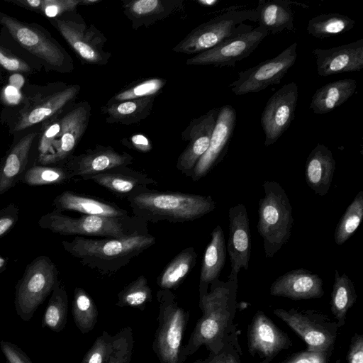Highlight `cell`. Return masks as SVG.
<instances>
[{
    "mask_svg": "<svg viewBox=\"0 0 363 363\" xmlns=\"http://www.w3.org/2000/svg\"><path fill=\"white\" fill-rule=\"evenodd\" d=\"M238 289V277L228 276L225 281L218 279L213 281L210 284V291L199 296L202 315L183 347V363L201 346H205L209 352H217L223 347L235 328Z\"/></svg>",
    "mask_w": 363,
    "mask_h": 363,
    "instance_id": "1",
    "label": "cell"
},
{
    "mask_svg": "<svg viewBox=\"0 0 363 363\" xmlns=\"http://www.w3.org/2000/svg\"><path fill=\"white\" fill-rule=\"evenodd\" d=\"M78 84L62 82L45 84L28 83L21 89L18 104L5 106L0 115L1 123L14 135L45 121L74 104L80 91Z\"/></svg>",
    "mask_w": 363,
    "mask_h": 363,
    "instance_id": "2",
    "label": "cell"
},
{
    "mask_svg": "<svg viewBox=\"0 0 363 363\" xmlns=\"http://www.w3.org/2000/svg\"><path fill=\"white\" fill-rule=\"evenodd\" d=\"M87 101L74 104L40 125L35 164L64 165L73 155L89 124Z\"/></svg>",
    "mask_w": 363,
    "mask_h": 363,
    "instance_id": "3",
    "label": "cell"
},
{
    "mask_svg": "<svg viewBox=\"0 0 363 363\" xmlns=\"http://www.w3.org/2000/svg\"><path fill=\"white\" fill-rule=\"evenodd\" d=\"M156 242L149 233L123 238H86L76 236L62 242L64 249L86 267L102 274L113 273Z\"/></svg>",
    "mask_w": 363,
    "mask_h": 363,
    "instance_id": "4",
    "label": "cell"
},
{
    "mask_svg": "<svg viewBox=\"0 0 363 363\" xmlns=\"http://www.w3.org/2000/svg\"><path fill=\"white\" fill-rule=\"evenodd\" d=\"M127 200L134 216L147 223L191 221L216 208L211 196L160 192L147 188L128 195Z\"/></svg>",
    "mask_w": 363,
    "mask_h": 363,
    "instance_id": "5",
    "label": "cell"
},
{
    "mask_svg": "<svg viewBox=\"0 0 363 363\" xmlns=\"http://www.w3.org/2000/svg\"><path fill=\"white\" fill-rule=\"evenodd\" d=\"M38 225L62 235L95 236L103 238H123L136 234L148 233L147 222L136 217L108 218L82 215L73 218L53 210L42 216Z\"/></svg>",
    "mask_w": 363,
    "mask_h": 363,
    "instance_id": "6",
    "label": "cell"
},
{
    "mask_svg": "<svg viewBox=\"0 0 363 363\" xmlns=\"http://www.w3.org/2000/svg\"><path fill=\"white\" fill-rule=\"evenodd\" d=\"M0 25L20 46L39 61L46 72L69 74L73 71L74 62L68 52L41 25L21 21L1 11Z\"/></svg>",
    "mask_w": 363,
    "mask_h": 363,
    "instance_id": "7",
    "label": "cell"
},
{
    "mask_svg": "<svg viewBox=\"0 0 363 363\" xmlns=\"http://www.w3.org/2000/svg\"><path fill=\"white\" fill-rule=\"evenodd\" d=\"M263 187L264 196L259 201L257 228L263 239L265 257L271 259L289 240L294 218L292 206L282 186L265 180Z\"/></svg>",
    "mask_w": 363,
    "mask_h": 363,
    "instance_id": "8",
    "label": "cell"
},
{
    "mask_svg": "<svg viewBox=\"0 0 363 363\" xmlns=\"http://www.w3.org/2000/svg\"><path fill=\"white\" fill-rule=\"evenodd\" d=\"M246 21L257 23L255 9L233 7L194 28L174 48L184 54H199L223 41L251 31L254 28Z\"/></svg>",
    "mask_w": 363,
    "mask_h": 363,
    "instance_id": "9",
    "label": "cell"
},
{
    "mask_svg": "<svg viewBox=\"0 0 363 363\" xmlns=\"http://www.w3.org/2000/svg\"><path fill=\"white\" fill-rule=\"evenodd\" d=\"M157 299L159 303L158 326L152 350L160 363H183L182 340L190 313L179 304L170 290H159Z\"/></svg>",
    "mask_w": 363,
    "mask_h": 363,
    "instance_id": "10",
    "label": "cell"
},
{
    "mask_svg": "<svg viewBox=\"0 0 363 363\" xmlns=\"http://www.w3.org/2000/svg\"><path fill=\"white\" fill-rule=\"evenodd\" d=\"M59 272L50 257L40 255L29 263L16 285L14 305L17 315L28 322L52 293Z\"/></svg>",
    "mask_w": 363,
    "mask_h": 363,
    "instance_id": "11",
    "label": "cell"
},
{
    "mask_svg": "<svg viewBox=\"0 0 363 363\" xmlns=\"http://www.w3.org/2000/svg\"><path fill=\"white\" fill-rule=\"evenodd\" d=\"M273 313L295 331L307 350L333 351L339 326L324 313L304 308H276Z\"/></svg>",
    "mask_w": 363,
    "mask_h": 363,
    "instance_id": "12",
    "label": "cell"
},
{
    "mask_svg": "<svg viewBox=\"0 0 363 363\" xmlns=\"http://www.w3.org/2000/svg\"><path fill=\"white\" fill-rule=\"evenodd\" d=\"M74 11L49 20L83 63L104 65L111 53L104 50L106 38L93 24L89 26L78 20Z\"/></svg>",
    "mask_w": 363,
    "mask_h": 363,
    "instance_id": "13",
    "label": "cell"
},
{
    "mask_svg": "<svg viewBox=\"0 0 363 363\" xmlns=\"http://www.w3.org/2000/svg\"><path fill=\"white\" fill-rule=\"evenodd\" d=\"M297 43L282 50L273 58L261 62L257 65L242 70L238 79L228 85L237 96L257 93L267 87L279 84L297 58Z\"/></svg>",
    "mask_w": 363,
    "mask_h": 363,
    "instance_id": "14",
    "label": "cell"
},
{
    "mask_svg": "<svg viewBox=\"0 0 363 363\" xmlns=\"http://www.w3.org/2000/svg\"><path fill=\"white\" fill-rule=\"evenodd\" d=\"M268 34L264 28L258 26L248 33L227 39L187 59L186 65L234 67L238 62L249 57Z\"/></svg>",
    "mask_w": 363,
    "mask_h": 363,
    "instance_id": "15",
    "label": "cell"
},
{
    "mask_svg": "<svg viewBox=\"0 0 363 363\" xmlns=\"http://www.w3.org/2000/svg\"><path fill=\"white\" fill-rule=\"evenodd\" d=\"M298 86L290 82L281 86L267 101L261 116L264 145H273L289 128L295 116Z\"/></svg>",
    "mask_w": 363,
    "mask_h": 363,
    "instance_id": "16",
    "label": "cell"
},
{
    "mask_svg": "<svg viewBox=\"0 0 363 363\" xmlns=\"http://www.w3.org/2000/svg\"><path fill=\"white\" fill-rule=\"evenodd\" d=\"M291 346L287 333L263 311H258L254 315L247 330V347L252 357H257L259 363H269L279 352Z\"/></svg>",
    "mask_w": 363,
    "mask_h": 363,
    "instance_id": "17",
    "label": "cell"
},
{
    "mask_svg": "<svg viewBox=\"0 0 363 363\" xmlns=\"http://www.w3.org/2000/svg\"><path fill=\"white\" fill-rule=\"evenodd\" d=\"M39 131L40 125L13 135L10 148L0 160V196L21 181Z\"/></svg>",
    "mask_w": 363,
    "mask_h": 363,
    "instance_id": "18",
    "label": "cell"
},
{
    "mask_svg": "<svg viewBox=\"0 0 363 363\" xmlns=\"http://www.w3.org/2000/svg\"><path fill=\"white\" fill-rule=\"evenodd\" d=\"M236 118V111L231 105L219 108L209 146L189 175L193 181H199L205 177L222 160L233 135Z\"/></svg>",
    "mask_w": 363,
    "mask_h": 363,
    "instance_id": "19",
    "label": "cell"
},
{
    "mask_svg": "<svg viewBox=\"0 0 363 363\" xmlns=\"http://www.w3.org/2000/svg\"><path fill=\"white\" fill-rule=\"evenodd\" d=\"M130 154L118 152L111 146L96 145L78 155H72L64 164L71 177L86 180L89 177L133 164Z\"/></svg>",
    "mask_w": 363,
    "mask_h": 363,
    "instance_id": "20",
    "label": "cell"
},
{
    "mask_svg": "<svg viewBox=\"0 0 363 363\" xmlns=\"http://www.w3.org/2000/svg\"><path fill=\"white\" fill-rule=\"evenodd\" d=\"M218 111L213 108L193 119L182 134L189 143L177 159V168L188 177L209 146Z\"/></svg>",
    "mask_w": 363,
    "mask_h": 363,
    "instance_id": "21",
    "label": "cell"
},
{
    "mask_svg": "<svg viewBox=\"0 0 363 363\" xmlns=\"http://www.w3.org/2000/svg\"><path fill=\"white\" fill-rule=\"evenodd\" d=\"M229 238L227 251L230 261L229 276L238 277L242 268L247 270L251 254V235L250 220L246 207L239 203L230 208Z\"/></svg>",
    "mask_w": 363,
    "mask_h": 363,
    "instance_id": "22",
    "label": "cell"
},
{
    "mask_svg": "<svg viewBox=\"0 0 363 363\" xmlns=\"http://www.w3.org/2000/svg\"><path fill=\"white\" fill-rule=\"evenodd\" d=\"M312 53L320 77L357 72L363 68V39L329 49L315 48Z\"/></svg>",
    "mask_w": 363,
    "mask_h": 363,
    "instance_id": "23",
    "label": "cell"
},
{
    "mask_svg": "<svg viewBox=\"0 0 363 363\" xmlns=\"http://www.w3.org/2000/svg\"><path fill=\"white\" fill-rule=\"evenodd\" d=\"M269 293L274 296L293 300L320 298L324 295L323 281L318 274L306 269H292L271 284Z\"/></svg>",
    "mask_w": 363,
    "mask_h": 363,
    "instance_id": "24",
    "label": "cell"
},
{
    "mask_svg": "<svg viewBox=\"0 0 363 363\" xmlns=\"http://www.w3.org/2000/svg\"><path fill=\"white\" fill-rule=\"evenodd\" d=\"M183 6L181 0H130L123 1V13L133 29L163 20Z\"/></svg>",
    "mask_w": 363,
    "mask_h": 363,
    "instance_id": "25",
    "label": "cell"
},
{
    "mask_svg": "<svg viewBox=\"0 0 363 363\" xmlns=\"http://www.w3.org/2000/svg\"><path fill=\"white\" fill-rule=\"evenodd\" d=\"M43 69L39 61L20 46L9 31L0 30V72L21 75H32Z\"/></svg>",
    "mask_w": 363,
    "mask_h": 363,
    "instance_id": "26",
    "label": "cell"
},
{
    "mask_svg": "<svg viewBox=\"0 0 363 363\" xmlns=\"http://www.w3.org/2000/svg\"><path fill=\"white\" fill-rule=\"evenodd\" d=\"M52 206L55 211L62 213L65 211H74L88 216L108 218L128 216L127 211L114 203L68 190L58 194L53 200Z\"/></svg>",
    "mask_w": 363,
    "mask_h": 363,
    "instance_id": "27",
    "label": "cell"
},
{
    "mask_svg": "<svg viewBox=\"0 0 363 363\" xmlns=\"http://www.w3.org/2000/svg\"><path fill=\"white\" fill-rule=\"evenodd\" d=\"M335 170V160L330 150L318 144L308 155L305 165V178L308 186L318 196H325Z\"/></svg>",
    "mask_w": 363,
    "mask_h": 363,
    "instance_id": "28",
    "label": "cell"
},
{
    "mask_svg": "<svg viewBox=\"0 0 363 363\" xmlns=\"http://www.w3.org/2000/svg\"><path fill=\"white\" fill-rule=\"evenodd\" d=\"M98 185L118 195L127 196L137 191L157 184V182L146 174L128 168V166L113 168L89 177Z\"/></svg>",
    "mask_w": 363,
    "mask_h": 363,
    "instance_id": "29",
    "label": "cell"
},
{
    "mask_svg": "<svg viewBox=\"0 0 363 363\" xmlns=\"http://www.w3.org/2000/svg\"><path fill=\"white\" fill-rule=\"evenodd\" d=\"M226 247L224 233L218 225L211 233V240L204 252L199 279V296L208 292L209 285L218 279L225 265Z\"/></svg>",
    "mask_w": 363,
    "mask_h": 363,
    "instance_id": "30",
    "label": "cell"
},
{
    "mask_svg": "<svg viewBox=\"0 0 363 363\" xmlns=\"http://www.w3.org/2000/svg\"><path fill=\"white\" fill-rule=\"evenodd\" d=\"M294 3L287 0H259L255 9L257 23L273 35L284 30H294Z\"/></svg>",
    "mask_w": 363,
    "mask_h": 363,
    "instance_id": "31",
    "label": "cell"
},
{
    "mask_svg": "<svg viewBox=\"0 0 363 363\" xmlns=\"http://www.w3.org/2000/svg\"><path fill=\"white\" fill-rule=\"evenodd\" d=\"M353 79H338L318 89L312 96L310 108L316 114H325L346 102L355 92Z\"/></svg>",
    "mask_w": 363,
    "mask_h": 363,
    "instance_id": "32",
    "label": "cell"
},
{
    "mask_svg": "<svg viewBox=\"0 0 363 363\" xmlns=\"http://www.w3.org/2000/svg\"><path fill=\"white\" fill-rule=\"evenodd\" d=\"M155 96L107 103L102 107L108 123L135 125L151 113Z\"/></svg>",
    "mask_w": 363,
    "mask_h": 363,
    "instance_id": "33",
    "label": "cell"
},
{
    "mask_svg": "<svg viewBox=\"0 0 363 363\" xmlns=\"http://www.w3.org/2000/svg\"><path fill=\"white\" fill-rule=\"evenodd\" d=\"M197 255L193 247L180 252L165 267L157 279L161 289H174L183 281L196 262Z\"/></svg>",
    "mask_w": 363,
    "mask_h": 363,
    "instance_id": "34",
    "label": "cell"
},
{
    "mask_svg": "<svg viewBox=\"0 0 363 363\" xmlns=\"http://www.w3.org/2000/svg\"><path fill=\"white\" fill-rule=\"evenodd\" d=\"M357 295L352 281L343 273L335 271V279L331 293L330 309L339 328L345 323L347 311L356 302Z\"/></svg>",
    "mask_w": 363,
    "mask_h": 363,
    "instance_id": "35",
    "label": "cell"
},
{
    "mask_svg": "<svg viewBox=\"0 0 363 363\" xmlns=\"http://www.w3.org/2000/svg\"><path fill=\"white\" fill-rule=\"evenodd\" d=\"M355 21L338 13H323L311 18L306 27L308 33L318 39L343 34L352 30Z\"/></svg>",
    "mask_w": 363,
    "mask_h": 363,
    "instance_id": "36",
    "label": "cell"
},
{
    "mask_svg": "<svg viewBox=\"0 0 363 363\" xmlns=\"http://www.w3.org/2000/svg\"><path fill=\"white\" fill-rule=\"evenodd\" d=\"M67 313L68 295L65 286L58 281L51 293L44 312L42 328H47L55 333L62 331L67 323Z\"/></svg>",
    "mask_w": 363,
    "mask_h": 363,
    "instance_id": "37",
    "label": "cell"
},
{
    "mask_svg": "<svg viewBox=\"0 0 363 363\" xmlns=\"http://www.w3.org/2000/svg\"><path fill=\"white\" fill-rule=\"evenodd\" d=\"M72 314L76 326L82 334L92 330L97 322L99 313L95 302L81 287L74 289Z\"/></svg>",
    "mask_w": 363,
    "mask_h": 363,
    "instance_id": "38",
    "label": "cell"
},
{
    "mask_svg": "<svg viewBox=\"0 0 363 363\" xmlns=\"http://www.w3.org/2000/svg\"><path fill=\"white\" fill-rule=\"evenodd\" d=\"M65 165L34 164L27 168L21 182L29 186L60 185L72 179Z\"/></svg>",
    "mask_w": 363,
    "mask_h": 363,
    "instance_id": "39",
    "label": "cell"
},
{
    "mask_svg": "<svg viewBox=\"0 0 363 363\" xmlns=\"http://www.w3.org/2000/svg\"><path fill=\"white\" fill-rule=\"evenodd\" d=\"M363 218V191L360 190L340 218L334 233L335 242L345 243L358 228Z\"/></svg>",
    "mask_w": 363,
    "mask_h": 363,
    "instance_id": "40",
    "label": "cell"
},
{
    "mask_svg": "<svg viewBox=\"0 0 363 363\" xmlns=\"http://www.w3.org/2000/svg\"><path fill=\"white\" fill-rule=\"evenodd\" d=\"M152 289L146 277H138L118 294L116 306L132 307L143 311L146 304L152 301Z\"/></svg>",
    "mask_w": 363,
    "mask_h": 363,
    "instance_id": "41",
    "label": "cell"
},
{
    "mask_svg": "<svg viewBox=\"0 0 363 363\" xmlns=\"http://www.w3.org/2000/svg\"><path fill=\"white\" fill-rule=\"evenodd\" d=\"M166 84L162 78H150L115 94L108 103L156 96Z\"/></svg>",
    "mask_w": 363,
    "mask_h": 363,
    "instance_id": "42",
    "label": "cell"
},
{
    "mask_svg": "<svg viewBox=\"0 0 363 363\" xmlns=\"http://www.w3.org/2000/svg\"><path fill=\"white\" fill-rule=\"evenodd\" d=\"M134 345L133 330L127 326L113 335L112 349L107 363H130Z\"/></svg>",
    "mask_w": 363,
    "mask_h": 363,
    "instance_id": "43",
    "label": "cell"
},
{
    "mask_svg": "<svg viewBox=\"0 0 363 363\" xmlns=\"http://www.w3.org/2000/svg\"><path fill=\"white\" fill-rule=\"evenodd\" d=\"M241 354L234 328L217 352H209L205 359H199L193 363H241Z\"/></svg>",
    "mask_w": 363,
    "mask_h": 363,
    "instance_id": "44",
    "label": "cell"
},
{
    "mask_svg": "<svg viewBox=\"0 0 363 363\" xmlns=\"http://www.w3.org/2000/svg\"><path fill=\"white\" fill-rule=\"evenodd\" d=\"M113 335L103 331L83 357L82 363H107L112 349Z\"/></svg>",
    "mask_w": 363,
    "mask_h": 363,
    "instance_id": "45",
    "label": "cell"
},
{
    "mask_svg": "<svg viewBox=\"0 0 363 363\" xmlns=\"http://www.w3.org/2000/svg\"><path fill=\"white\" fill-rule=\"evenodd\" d=\"M80 4L81 0H43L40 14L48 20L57 18L75 11Z\"/></svg>",
    "mask_w": 363,
    "mask_h": 363,
    "instance_id": "46",
    "label": "cell"
},
{
    "mask_svg": "<svg viewBox=\"0 0 363 363\" xmlns=\"http://www.w3.org/2000/svg\"><path fill=\"white\" fill-rule=\"evenodd\" d=\"M333 351H311L306 350L289 357L280 363H332Z\"/></svg>",
    "mask_w": 363,
    "mask_h": 363,
    "instance_id": "47",
    "label": "cell"
},
{
    "mask_svg": "<svg viewBox=\"0 0 363 363\" xmlns=\"http://www.w3.org/2000/svg\"><path fill=\"white\" fill-rule=\"evenodd\" d=\"M19 208L15 203H9L0 210V238L9 233L18 220Z\"/></svg>",
    "mask_w": 363,
    "mask_h": 363,
    "instance_id": "48",
    "label": "cell"
},
{
    "mask_svg": "<svg viewBox=\"0 0 363 363\" xmlns=\"http://www.w3.org/2000/svg\"><path fill=\"white\" fill-rule=\"evenodd\" d=\"M0 347L5 357L4 363H33L25 352L14 343L1 340Z\"/></svg>",
    "mask_w": 363,
    "mask_h": 363,
    "instance_id": "49",
    "label": "cell"
},
{
    "mask_svg": "<svg viewBox=\"0 0 363 363\" xmlns=\"http://www.w3.org/2000/svg\"><path fill=\"white\" fill-rule=\"evenodd\" d=\"M347 363H363V335L355 333L350 340Z\"/></svg>",
    "mask_w": 363,
    "mask_h": 363,
    "instance_id": "50",
    "label": "cell"
},
{
    "mask_svg": "<svg viewBox=\"0 0 363 363\" xmlns=\"http://www.w3.org/2000/svg\"><path fill=\"white\" fill-rule=\"evenodd\" d=\"M4 1L40 14L43 0H4Z\"/></svg>",
    "mask_w": 363,
    "mask_h": 363,
    "instance_id": "51",
    "label": "cell"
},
{
    "mask_svg": "<svg viewBox=\"0 0 363 363\" xmlns=\"http://www.w3.org/2000/svg\"><path fill=\"white\" fill-rule=\"evenodd\" d=\"M130 143L133 148L143 152L151 150L152 144L147 137L141 134L134 135L130 138Z\"/></svg>",
    "mask_w": 363,
    "mask_h": 363,
    "instance_id": "52",
    "label": "cell"
},
{
    "mask_svg": "<svg viewBox=\"0 0 363 363\" xmlns=\"http://www.w3.org/2000/svg\"><path fill=\"white\" fill-rule=\"evenodd\" d=\"M218 1L217 0H200L199 3H200L203 6H212L216 4Z\"/></svg>",
    "mask_w": 363,
    "mask_h": 363,
    "instance_id": "53",
    "label": "cell"
},
{
    "mask_svg": "<svg viewBox=\"0 0 363 363\" xmlns=\"http://www.w3.org/2000/svg\"><path fill=\"white\" fill-rule=\"evenodd\" d=\"M8 259L0 256V270L5 271L6 269Z\"/></svg>",
    "mask_w": 363,
    "mask_h": 363,
    "instance_id": "54",
    "label": "cell"
},
{
    "mask_svg": "<svg viewBox=\"0 0 363 363\" xmlns=\"http://www.w3.org/2000/svg\"><path fill=\"white\" fill-rule=\"evenodd\" d=\"M99 1H99V0H81L80 5H84V6L91 5V4L99 3Z\"/></svg>",
    "mask_w": 363,
    "mask_h": 363,
    "instance_id": "55",
    "label": "cell"
},
{
    "mask_svg": "<svg viewBox=\"0 0 363 363\" xmlns=\"http://www.w3.org/2000/svg\"><path fill=\"white\" fill-rule=\"evenodd\" d=\"M2 81H3V74L0 72V96H1V91H2L1 86Z\"/></svg>",
    "mask_w": 363,
    "mask_h": 363,
    "instance_id": "56",
    "label": "cell"
},
{
    "mask_svg": "<svg viewBox=\"0 0 363 363\" xmlns=\"http://www.w3.org/2000/svg\"><path fill=\"white\" fill-rule=\"evenodd\" d=\"M3 272H4V270H0V274H1Z\"/></svg>",
    "mask_w": 363,
    "mask_h": 363,
    "instance_id": "57",
    "label": "cell"
}]
</instances>
